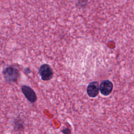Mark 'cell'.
<instances>
[{
    "mask_svg": "<svg viewBox=\"0 0 134 134\" xmlns=\"http://www.w3.org/2000/svg\"><path fill=\"white\" fill-rule=\"evenodd\" d=\"M0 42H1V38H0Z\"/></svg>",
    "mask_w": 134,
    "mask_h": 134,
    "instance_id": "8",
    "label": "cell"
},
{
    "mask_svg": "<svg viewBox=\"0 0 134 134\" xmlns=\"http://www.w3.org/2000/svg\"><path fill=\"white\" fill-rule=\"evenodd\" d=\"M62 132L65 134H70V130L68 128H66L64 130H63Z\"/></svg>",
    "mask_w": 134,
    "mask_h": 134,
    "instance_id": "7",
    "label": "cell"
},
{
    "mask_svg": "<svg viewBox=\"0 0 134 134\" xmlns=\"http://www.w3.org/2000/svg\"><path fill=\"white\" fill-rule=\"evenodd\" d=\"M2 74L5 80L7 82H16L19 76V70L13 65H9L4 68Z\"/></svg>",
    "mask_w": 134,
    "mask_h": 134,
    "instance_id": "1",
    "label": "cell"
},
{
    "mask_svg": "<svg viewBox=\"0 0 134 134\" xmlns=\"http://www.w3.org/2000/svg\"><path fill=\"white\" fill-rule=\"evenodd\" d=\"M39 73L43 81H48L51 79L53 75V72L51 66L48 64H43L39 69Z\"/></svg>",
    "mask_w": 134,
    "mask_h": 134,
    "instance_id": "2",
    "label": "cell"
},
{
    "mask_svg": "<svg viewBox=\"0 0 134 134\" xmlns=\"http://www.w3.org/2000/svg\"><path fill=\"white\" fill-rule=\"evenodd\" d=\"M14 125L16 131H21L24 129V124L20 119H16L14 120Z\"/></svg>",
    "mask_w": 134,
    "mask_h": 134,
    "instance_id": "6",
    "label": "cell"
},
{
    "mask_svg": "<svg viewBox=\"0 0 134 134\" xmlns=\"http://www.w3.org/2000/svg\"><path fill=\"white\" fill-rule=\"evenodd\" d=\"M99 91V84L98 82H92L88 85L87 87V93L90 97H96L98 94Z\"/></svg>",
    "mask_w": 134,
    "mask_h": 134,
    "instance_id": "5",
    "label": "cell"
},
{
    "mask_svg": "<svg viewBox=\"0 0 134 134\" xmlns=\"http://www.w3.org/2000/svg\"><path fill=\"white\" fill-rule=\"evenodd\" d=\"M21 89L25 96L30 103H34L37 101V95L35 91L30 87L24 85L21 86Z\"/></svg>",
    "mask_w": 134,
    "mask_h": 134,
    "instance_id": "3",
    "label": "cell"
},
{
    "mask_svg": "<svg viewBox=\"0 0 134 134\" xmlns=\"http://www.w3.org/2000/svg\"><path fill=\"white\" fill-rule=\"evenodd\" d=\"M113 84L109 80L103 81L99 85V90L100 93L105 96L109 95L112 92Z\"/></svg>",
    "mask_w": 134,
    "mask_h": 134,
    "instance_id": "4",
    "label": "cell"
}]
</instances>
